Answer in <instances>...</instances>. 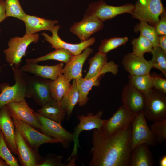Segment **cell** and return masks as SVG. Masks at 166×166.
I'll list each match as a JSON object with an SVG mask.
<instances>
[{"label":"cell","mask_w":166,"mask_h":166,"mask_svg":"<svg viewBox=\"0 0 166 166\" xmlns=\"http://www.w3.org/2000/svg\"><path fill=\"white\" fill-rule=\"evenodd\" d=\"M131 125L109 136L101 135L96 129L92 134L90 166H130L132 152Z\"/></svg>","instance_id":"obj_1"},{"label":"cell","mask_w":166,"mask_h":166,"mask_svg":"<svg viewBox=\"0 0 166 166\" xmlns=\"http://www.w3.org/2000/svg\"><path fill=\"white\" fill-rule=\"evenodd\" d=\"M14 84L7 83L0 85V110L8 104L20 101L26 97V74L19 68H12Z\"/></svg>","instance_id":"obj_2"},{"label":"cell","mask_w":166,"mask_h":166,"mask_svg":"<svg viewBox=\"0 0 166 166\" xmlns=\"http://www.w3.org/2000/svg\"><path fill=\"white\" fill-rule=\"evenodd\" d=\"M39 39L38 33L25 34L22 37L17 36L11 38L8 43V47L3 51L7 62L11 66L19 68L29 45L32 43L37 42Z\"/></svg>","instance_id":"obj_3"},{"label":"cell","mask_w":166,"mask_h":166,"mask_svg":"<svg viewBox=\"0 0 166 166\" xmlns=\"http://www.w3.org/2000/svg\"><path fill=\"white\" fill-rule=\"evenodd\" d=\"M144 99L143 113L149 121L166 118V93L152 89L143 93Z\"/></svg>","instance_id":"obj_4"},{"label":"cell","mask_w":166,"mask_h":166,"mask_svg":"<svg viewBox=\"0 0 166 166\" xmlns=\"http://www.w3.org/2000/svg\"><path fill=\"white\" fill-rule=\"evenodd\" d=\"M165 10L161 0H138L131 14L134 18L155 26Z\"/></svg>","instance_id":"obj_5"},{"label":"cell","mask_w":166,"mask_h":166,"mask_svg":"<svg viewBox=\"0 0 166 166\" xmlns=\"http://www.w3.org/2000/svg\"><path fill=\"white\" fill-rule=\"evenodd\" d=\"M136 115L128 111L122 105L110 118L104 120L101 128L97 131L102 136H109L129 127Z\"/></svg>","instance_id":"obj_6"},{"label":"cell","mask_w":166,"mask_h":166,"mask_svg":"<svg viewBox=\"0 0 166 166\" xmlns=\"http://www.w3.org/2000/svg\"><path fill=\"white\" fill-rule=\"evenodd\" d=\"M103 114L102 111H100L95 114L91 113H87L86 115H78L77 118L79 121L77 125L74 128L72 132L74 145L73 149L66 161L71 158L78 157V152L79 147V137L80 133L83 131H90L95 129L99 130L101 128L104 120L101 119Z\"/></svg>","instance_id":"obj_7"},{"label":"cell","mask_w":166,"mask_h":166,"mask_svg":"<svg viewBox=\"0 0 166 166\" xmlns=\"http://www.w3.org/2000/svg\"><path fill=\"white\" fill-rule=\"evenodd\" d=\"M134 7V5L132 3L114 6L107 4L103 0H100L90 4L85 14L95 16L103 22L120 14H131Z\"/></svg>","instance_id":"obj_8"},{"label":"cell","mask_w":166,"mask_h":166,"mask_svg":"<svg viewBox=\"0 0 166 166\" xmlns=\"http://www.w3.org/2000/svg\"><path fill=\"white\" fill-rule=\"evenodd\" d=\"M154 136L148 126L143 112L137 115L131 124V147L132 150L140 144H156Z\"/></svg>","instance_id":"obj_9"},{"label":"cell","mask_w":166,"mask_h":166,"mask_svg":"<svg viewBox=\"0 0 166 166\" xmlns=\"http://www.w3.org/2000/svg\"><path fill=\"white\" fill-rule=\"evenodd\" d=\"M26 76V97L32 98L42 107L52 98L50 89L51 80L27 74Z\"/></svg>","instance_id":"obj_10"},{"label":"cell","mask_w":166,"mask_h":166,"mask_svg":"<svg viewBox=\"0 0 166 166\" xmlns=\"http://www.w3.org/2000/svg\"><path fill=\"white\" fill-rule=\"evenodd\" d=\"M12 119L15 128L35 151L38 152L39 147L43 144L59 143L57 140L41 132L23 121Z\"/></svg>","instance_id":"obj_11"},{"label":"cell","mask_w":166,"mask_h":166,"mask_svg":"<svg viewBox=\"0 0 166 166\" xmlns=\"http://www.w3.org/2000/svg\"><path fill=\"white\" fill-rule=\"evenodd\" d=\"M118 65L114 61L107 62L100 72L94 77L86 79L82 77L76 79V85L79 93L78 105L83 106L88 102V94L93 86L98 85L99 81L101 75L106 73L111 72L114 75L118 73Z\"/></svg>","instance_id":"obj_12"},{"label":"cell","mask_w":166,"mask_h":166,"mask_svg":"<svg viewBox=\"0 0 166 166\" xmlns=\"http://www.w3.org/2000/svg\"><path fill=\"white\" fill-rule=\"evenodd\" d=\"M34 113L41 125V132L57 140L64 148L69 147L73 141L72 132L66 130L61 124L45 117L37 112Z\"/></svg>","instance_id":"obj_13"},{"label":"cell","mask_w":166,"mask_h":166,"mask_svg":"<svg viewBox=\"0 0 166 166\" xmlns=\"http://www.w3.org/2000/svg\"><path fill=\"white\" fill-rule=\"evenodd\" d=\"M60 28V26L58 25L55 26L51 31L52 34L51 36L45 32L42 34L44 37L45 39L50 44L52 48L55 49H65L75 56L81 53L85 49L92 45L95 42V38L92 37L79 44L67 43L61 39L58 35V32Z\"/></svg>","instance_id":"obj_14"},{"label":"cell","mask_w":166,"mask_h":166,"mask_svg":"<svg viewBox=\"0 0 166 166\" xmlns=\"http://www.w3.org/2000/svg\"><path fill=\"white\" fill-rule=\"evenodd\" d=\"M12 118L23 121L40 132L41 123L26 100L12 102L6 105Z\"/></svg>","instance_id":"obj_15"},{"label":"cell","mask_w":166,"mask_h":166,"mask_svg":"<svg viewBox=\"0 0 166 166\" xmlns=\"http://www.w3.org/2000/svg\"><path fill=\"white\" fill-rule=\"evenodd\" d=\"M103 27V22L96 17L85 14L81 21L73 23L70 30L77 36L82 42L87 40L93 34L101 30Z\"/></svg>","instance_id":"obj_16"},{"label":"cell","mask_w":166,"mask_h":166,"mask_svg":"<svg viewBox=\"0 0 166 166\" xmlns=\"http://www.w3.org/2000/svg\"><path fill=\"white\" fill-rule=\"evenodd\" d=\"M121 98L123 105L130 112L137 115L143 112L144 105L143 94L130 83L123 87Z\"/></svg>","instance_id":"obj_17"},{"label":"cell","mask_w":166,"mask_h":166,"mask_svg":"<svg viewBox=\"0 0 166 166\" xmlns=\"http://www.w3.org/2000/svg\"><path fill=\"white\" fill-rule=\"evenodd\" d=\"M15 132L17 155L20 165L22 166H38L42 157L38 152L34 150L28 144L15 128Z\"/></svg>","instance_id":"obj_18"},{"label":"cell","mask_w":166,"mask_h":166,"mask_svg":"<svg viewBox=\"0 0 166 166\" xmlns=\"http://www.w3.org/2000/svg\"><path fill=\"white\" fill-rule=\"evenodd\" d=\"M124 69L131 76L150 74L152 66L144 57L129 53L125 55L122 61Z\"/></svg>","instance_id":"obj_19"},{"label":"cell","mask_w":166,"mask_h":166,"mask_svg":"<svg viewBox=\"0 0 166 166\" xmlns=\"http://www.w3.org/2000/svg\"><path fill=\"white\" fill-rule=\"evenodd\" d=\"M64 66V64L63 63L51 66L26 63L20 69L24 72L30 73L43 79L53 81L62 74V71Z\"/></svg>","instance_id":"obj_20"},{"label":"cell","mask_w":166,"mask_h":166,"mask_svg":"<svg viewBox=\"0 0 166 166\" xmlns=\"http://www.w3.org/2000/svg\"><path fill=\"white\" fill-rule=\"evenodd\" d=\"M0 128L9 148L12 152L17 155L15 127L6 105L0 110Z\"/></svg>","instance_id":"obj_21"},{"label":"cell","mask_w":166,"mask_h":166,"mask_svg":"<svg viewBox=\"0 0 166 166\" xmlns=\"http://www.w3.org/2000/svg\"><path fill=\"white\" fill-rule=\"evenodd\" d=\"M93 51V49L89 47L81 53L73 56L70 61L62 69V74L70 81L81 77L83 64Z\"/></svg>","instance_id":"obj_22"},{"label":"cell","mask_w":166,"mask_h":166,"mask_svg":"<svg viewBox=\"0 0 166 166\" xmlns=\"http://www.w3.org/2000/svg\"><path fill=\"white\" fill-rule=\"evenodd\" d=\"M26 26V34H32L37 32L47 30L51 31L58 22L26 14L22 20Z\"/></svg>","instance_id":"obj_23"},{"label":"cell","mask_w":166,"mask_h":166,"mask_svg":"<svg viewBox=\"0 0 166 166\" xmlns=\"http://www.w3.org/2000/svg\"><path fill=\"white\" fill-rule=\"evenodd\" d=\"M42 116L61 124L64 121L66 113L60 103L52 98L37 110Z\"/></svg>","instance_id":"obj_24"},{"label":"cell","mask_w":166,"mask_h":166,"mask_svg":"<svg viewBox=\"0 0 166 166\" xmlns=\"http://www.w3.org/2000/svg\"><path fill=\"white\" fill-rule=\"evenodd\" d=\"M149 146L145 143L139 144L132 150L130 166H152L154 164L152 154Z\"/></svg>","instance_id":"obj_25"},{"label":"cell","mask_w":166,"mask_h":166,"mask_svg":"<svg viewBox=\"0 0 166 166\" xmlns=\"http://www.w3.org/2000/svg\"><path fill=\"white\" fill-rule=\"evenodd\" d=\"M70 81L62 74L56 80L51 81L50 89L51 98L60 103L62 98L71 87Z\"/></svg>","instance_id":"obj_26"},{"label":"cell","mask_w":166,"mask_h":166,"mask_svg":"<svg viewBox=\"0 0 166 166\" xmlns=\"http://www.w3.org/2000/svg\"><path fill=\"white\" fill-rule=\"evenodd\" d=\"M79 98V93L76 81L73 79L70 88L60 102L61 105L66 111L68 120L70 118L74 107L78 103Z\"/></svg>","instance_id":"obj_27"},{"label":"cell","mask_w":166,"mask_h":166,"mask_svg":"<svg viewBox=\"0 0 166 166\" xmlns=\"http://www.w3.org/2000/svg\"><path fill=\"white\" fill-rule=\"evenodd\" d=\"M73 56L71 53L66 50L58 49L45 55L35 58L26 59V61L27 63H37L40 61L53 60L66 64L70 61Z\"/></svg>","instance_id":"obj_28"},{"label":"cell","mask_w":166,"mask_h":166,"mask_svg":"<svg viewBox=\"0 0 166 166\" xmlns=\"http://www.w3.org/2000/svg\"><path fill=\"white\" fill-rule=\"evenodd\" d=\"M128 83L140 92L145 93L153 88L152 78L150 74L128 76Z\"/></svg>","instance_id":"obj_29"},{"label":"cell","mask_w":166,"mask_h":166,"mask_svg":"<svg viewBox=\"0 0 166 166\" xmlns=\"http://www.w3.org/2000/svg\"><path fill=\"white\" fill-rule=\"evenodd\" d=\"M134 31L140 32V35L148 39L152 44L153 48L159 46L157 34L155 27L149 25L147 22L141 21L135 26Z\"/></svg>","instance_id":"obj_30"},{"label":"cell","mask_w":166,"mask_h":166,"mask_svg":"<svg viewBox=\"0 0 166 166\" xmlns=\"http://www.w3.org/2000/svg\"><path fill=\"white\" fill-rule=\"evenodd\" d=\"M107 59L106 55L97 53L89 60V67L85 78L89 79L97 75L107 62Z\"/></svg>","instance_id":"obj_31"},{"label":"cell","mask_w":166,"mask_h":166,"mask_svg":"<svg viewBox=\"0 0 166 166\" xmlns=\"http://www.w3.org/2000/svg\"><path fill=\"white\" fill-rule=\"evenodd\" d=\"M152 59L148 61L152 68L159 69L166 77V53L160 47L153 48Z\"/></svg>","instance_id":"obj_32"},{"label":"cell","mask_w":166,"mask_h":166,"mask_svg":"<svg viewBox=\"0 0 166 166\" xmlns=\"http://www.w3.org/2000/svg\"><path fill=\"white\" fill-rule=\"evenodd\" d=\"M128 41L126 37H114L103 40L101 42L98 52L106 55L109 51L124 45Z\"/></svg>","instance_id":"obj_33"},{"label":"cell","mask_w":166,"mask_h":166,"mask_svg":"<svg viewBox=\"0 0 166 166\" xmlns=\"http://www.w3.org/2000/svg\"><path fill=\"white\" fill-rule=\"evenodd\" d=\"M131 44L132 46V53L139 56H143L147 52L151 53L153 48L151 42L141 35L132 40Z\"/></svg>","instance_id":"obj_34"},{"label":"cell","mask_w":166,"mask_h":166,"mask_svg":"<svg viewBox=\"0 0 166 166\" xmlns=\"http://www.w3.org/2000/svg\"><path fill=\"white\" fill-rule=\"evenodd\" d=\"M0 158L9 166H19L18 160L9 148L2 132L0 131Z\"/></svg>","instance_id":"obj_35"},{"label":"cell","mask_w":166,"mask_h":166,"mask_svg":"<svg viewBox=\"0 0 166 166\" xmlns=\"http://www.w3.org/2000/svg\"><path fill=\"white\" fill-rule=\"evenodd\" d=\"M6 18L12 17L22 20L26 14L21 7L19 0H5Z\"/></svg>","instance_id":"obj_36"},{"label":"cell","mask_w":166,"mask_h":166,"mask_svg":"<svg viewBox=\"0 0 166 166\" xmlns=\"http://www.w3.org/2000/svg\"><path fill=\"white\" fill-rule=\"evenodd\" d=\"M150 129L156 142H163L166 139V118L154 122Z\"/></svg>","instance_id":"obj_37"},{"label":"cell","mask_w":166,"mask_h":166,"mask_svg":"<svg viewBox=\"0 0 166 166\" xmlns=\"http://www.w3.org/2000/svg\"><path fill=\"white\" fill-rule=\"evenodd\" d=\"M64 157L62 156L53 154H48L42 157L38 166H64L62 160Z\"/></svg>","instance_id":"obj_38"},{"label":"cell","mask_w":166,"mask_h":166,"mask_svg":"<svg viewBox=\"0 0 166 166\" xmlns=\"http://www.w3.org/2000/svg\"><path fill=\"white\" fill-rule=\"evenodd\" d=\"M151 75L152 78L153 88L166 93V79L155 73Z\"/></svg>","instance_id":"obj_39"},{"label":"cell","mask_w":166,"mask_h":166,"mask_svg":"<svg viewBox=\"0 0 166 166\" xmlns=\"http://www.w3.org/2000/svg\"><path fill=\"white\" fill-rule=\"evenodd\" d=\"M160 18L155 26L158 35H166V12L165 10L160 15Z\"/></svg>","instance_id":"obj_40"},{"label":"cell","mask_w":166,"mask_h":166,"mask_svg":"<svg viewBox=\"0 0 166 166\" xmlns=\"http://www.w3.org/2000/svg\"><path fill=\"white\" fill-rule=\"evenodd\" d=\"M158 41L159 46L166 53V35H158Z\"/></svg>","instance_id":"obj_41"},{"label":"cell","mask_w":166,"mask_h":166,"mask_svg":"<svg viewBox=\"0 0 166 166\" xmlns=\"http://www.w3.org/2000/svg\"><path fill=\"white\" fill-rule=\"evenodd\" d=\"M6 8L5 2L0 5V23L4 20L6 18ZM1 30H0V32Z\"/></svg>","instance_id":"obj_42"},{"label":"cell","mask_w":166,"mask_h":166,"mask_svg":"<svg viewBox=\"0 0 166 166\" xmlns=\"http://www.w3.org/2000/svg\"><path fill=\"white\" fill-rule=\"evenodd\" d=\"M159 166H166V156L165 155L163 156L161 158L159 162Z\"/></svg>","instance_id":"obj_43"},{"label":"cell","mask_w":166,"mask_h":166,"mask_svg":"<svg viewBox=\"0 0 166 166\" xmlns=\"http://www.w3.org/2000/svg\"><path fill=\"white\" fill-rule=\"evenodd\" d=\"M0 166H8L7 164L0 158Z\"/></svg>","instance_id":"obj_44"},{"label":"cell","mask_w":166,"mask_h":166,"mask_svg":"<svg viewBox=\"0 0 166 166\" xmlns=\"http://www.w3.org/2000/svg\"><path fill=\"white\" fill-rule=\"evenodd\" d=\"M5 0H0V5L5 2Z\"/></svg>","instance_id":"obj_45"},{"label":"cell","mask_w":166,"mask_h":166,"mask_svg":"<svg viewBox=\"0 0 166 166\" xmlns=\"http://www.w3.org/2000/svg\"><path fill=\"white\" fill-rule=\"evenodd\" d=\"M1 131V129H0V131Z\"/></svg>","instance_id":"obj_46"}]
</instances>
